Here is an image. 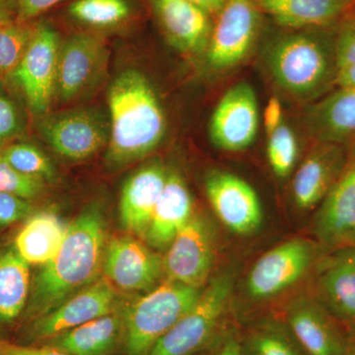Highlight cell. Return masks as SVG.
<instances>
[{
    "instance_id": "1",
    "label": "cell",
    "mask_w": 355,
    "mask_h": 355,
    "mask_svg": "<svg viewBox=\"0 0 355 355\" xmlns=\"http://www.w3.org/2000/svg\"><path fill=\"white\" fill-rule=\"evenodd\" d=\"M107 248L106 220L99 203H91L67 226L55 256L35 277L27 318L48 314L67 299L99 279Z\"/></svg>"
},
{
    "instance_id": "2",
    "label": "cell",
    "mask_w": 355,
    "mask_h": 355,
    "mask_svg": "<svg viewBox=\"0 0 355 355\" xmlns=\"http://www.w3.org/2000/svg\"><path fill=\"white\" fill-rule=\"evenodd\" d=\"M110 137L107 163L119 169L146 157L162 141L166 118L155 91L135 69L116 76L108 93Z\"/></svg>"
},
{
    "instance_id": "3",
    "label": "cell",
    "mask_w": 355,
    "mask_h": 355,
    "mask_svg": "<svg viewBox=\"0 0 355 355\" xmlns=\"http://www.w3.org/2000/svg\"><path fill=\"white\" fill-rule=\"evenodd\" d=\"M202 289L167 279L125 304L123 343L125 354H150L158 340L197 302Z\"/></svg>"
},
{
    "instance_id": "4",
    "label": "cell",
    "mask_w": 355,
    "mask_h": 355,
    "mask_svg": "<svg viewBox=\"0 0 355 355\" xmlns=\"http://www.w3.org/2000/svg\"><path fill=\"white\" fill-rule=\"evenodd\" d=\"M335 57L323 42L306 33H293L273 42L268 55L270 73L280 87L308 98L324 88L333 76Z\"/></svg>"
},
{
    "instance_id": "5",
    "label": "cell",
    "mask_w": 355,
    "mask_h": 355,
    "mask_svg": "<svg viewBox=\"0 0 355 355\" xmlns=\"http://www.w3.org/2000/svg\"><path fill=\"white\" fill-rule=\"evenodd\" d=\"M234 286V273L224 270L207 282L200 297L148 355H190L209 340L223 316Z\"/></svg>"
},
{
    "instance_id": "6",
    "label": "cell",
    "mask_w": 355,
    "mask_h": 355,
    "mask_svg": "<svg viewBox=\"0 0 355 355\" xmlns=\"http://www.w3.org/2000/svg\"><path fill=\"white\" fill-rule=\"evenodd\" d=\"M60 46L58 33L51 26L37 24L24 57L13 73L12 78L35 114H46L55 95Z\"/></svg>"
},
{
    "instance_id": "7",
    "label": "cell",
    "mask_w": 355,
    "mask_h": 355,
    "mask_svg": "<svg viewBox=\"0 0 355 355\" xmlns=\"http://www.w3.org/2000/svg\"><path fill=\"white\" fill-rule=\"evenodd\" d=\"M261 14L256 0H226L207 44L210 67L230 69L249 55L260 31Z\"/></svg>"
},
{
    "instance_id": "8",
    "label": "cell",
    "mask_w": 355,
    "mask_h": 355,
    "mask_svg": "<svg viewBox=\"0 0 355 355\" xmlns=\"http://www.w3.org/2000/svg\"><path fill=\"white\" fill-rule=\"evenodd\" d=\"M39 130L53 151L71 161L92 157L109 142L110 125L94 110L51 114L40 123Z\"/></svg>"
},
{
    "instance_id": "9",
    "label": "cell",
    "mask_w": 355,
    "mask_h": 355,
    "mask_svg": "<svg viewBox=\"0 0 355 355\" xmlns=\"http://www.w3.org/2000/svg\"><path fill=\"white\" fill-rule=\"evenodd\" d=\"M214 238L203 217L193 214L167 248L163 268L168 280L202 289L214 261Z\"/></svg>"
},
{
    "instance_id": "10",
    "label": "cell",
    "mask_w": 355,
    "mask_h": 355,
    "mask_svg": "<svg viewBox=\"0 0 355 355\" xmlns=\"http://www.w3.org/2000/svg\"><path fill=\"white\" fill-rule=\"evenodd\" d=\"M116 287L106 279H99L55 309L32 321L28 336L34 342H46L81 326V324L108 314L121 304Z\"/></svg>"
},
{
    "instance_id": "11",
    "label": "cell",
    "mask_w": 355,
    "mask_h": 355,
    "mask_svg": "<svg viewBox=\"0 0 355 355\" xmlns=\"http://www.w3.org/2000/svg\"><path fill=\"white\" fill-rule=\"evenodd\" d=\"M258 128V99L254 88L247 83L235 84L212 114L210 139L223 150L241 151L254 144Z\"/></svg>"
},
{
    "instance_id": "12",
    "label": "cell",
    "mask_w": 355,
    "mask_h": 355,
    "mask_svg": "<svg viewBox=\"0 0 355 355\" xmlns=\"http://www.w3.org/2000/svg\"><path fill=\"white\" fill-rule=\"evenodd\" d=\"M314 253L312 245L303 239L289 240L266 252L248 275V293L265 299L286 291L307 272Z\"/></svg>"
},
{
    "instance_id": "13",
    "label": "cell",
    "mask_w": 355,
    "mask_h": 355,
    "mask_svg": "<svg viewBox=\"0 0 355 355\" xmlns=\"http://www.w3.org/2000/svg\"><path fill=\"white\" fill-rule=\"evenodd\" d=\"M103 272L116 288L147 291L164 275L163 259L148 246L130 236L114 238L107 244Z\"/></svg>"
},
{
    "instance_id": "14",
    "label": "cell",
    "mask_w": 355,
    "mask_h": 355,
    "mask_svg": "<svg viewBox=\"0 0 355 355\" xmlns=\"http://www.w3.org/2000/svg\"><path fill=\"white\" fill-rule=\"evenodd\" d=\"M205 193L222 223L236 234H252L263 221V209L254 189L231 173L214 170L205 178Z\"/></svg>"
},
{
    "instance_id": "15",
    "label": "cell",
    "mask_w": 355,
    "mask_h": 355,
    "mask_svg": "<svg viewBox=\"0 0 355 355\" xmlns=\"http://www.w3.org/2000/svg\"><path fill=\"white\" fill-rule=\"evenodd\" d=\"M108 51L102 37L78 33L60 46L55 95L60 101L76 99L102 73Z\"/></svg>"
},
{
    "instance_id": "16",
    "label": "cell",
    "mask_w": 355,
    "mask_h": 355,
    "mask_svg": "<svg viewBox=\"0 0 355 355\" xmlns=\"http://www.w3.org/2000/svg\"><path fill=\"white\" fill-rule=\"evenodd\" d=\"M150 4L172 46L189 53L207 50L212 30L209 14L189 0H150Z\"/></svg>"
},
{
    "instance_id": "17",
    "label": "cell",
    "mask_w": 355,
    "mask_h": 355,
    "mask_svg": "<svg viewBox=\"0 0 355 355\" xmlns=\"http://www.w3.org/2000/svg\"><path fill=\"white\" fill-rule=\"evenodd\" d=\"M167 175L162 163L153 161L128 178L120 202L121 225L128 232L144 239Z\"/></svg>"
},
{
    "instance_id": "18",
    "label": "cell",
    "mask_w": 355,
    "mask_h": 355,
    "mask_svg": "<svg viewBox=\"0 0 355 355\" xmlns=\"http://www.w3.org/2000/svg\"><path fill=\"white\" fill-rule=\"evenodd\" d=\"M125 304L44 342L70 355H112L123 343Z\"/></svg>"
},
{
    "instance_id": "19",
    "label": "cell",
    "mask_w": 355,
    "mask_h": 355,
    "mask_svg": "<svg viewBox=\"0 0 355 355\" xmlns=\"http://www.w3.org/2000/svg\"><path fill=\"white\" fill-rule=\"evenodd\" d=\"M345 168L342 149L333 142H324L311 151L298 168L292 186L299 209H313L323 202Z\"/></svg>"
},
{
    "instance_id": "20",
    "label": "cell",
    "mask_w": 355,
    "mask_h": 355,
    "mask_svg": "<svg viewBox=\"0 0 355 355\" xmlns=\"http://www.w3.org/2000/svg\"><path fill=\"white\" fill-rule=\"evenodd\" d=\"M315 232L327 245L355 237V160L345 169L322 202L315 221Z\"/></svg>"
},
{
    "instance_id": "21",
    "label": "cell",
    "mask_w": 355,
    "mask_h": 355,
    "mask_svg": "<svg viewBox=\"0 0 355 355\" xmlns=\"http://www.w3.org/2000/svg\"><path fill=\"white\" fill-rule=\"evenodd\" d=\"M287 322L299 345L309 355H347L342 334L322 306L302 299L287 312Z\"/></svg>"
},
{
    "instance_id": "22",
    "label": "cell",
    "mask_w": 355,
    "mask_h": 355,
    "mask_svg": "<svg viewBox=\"0 0 355 355\" xmlns=\"http://www.w3.org/2000/svg\"><path fill=\"white\" fill-rule=\"evenodd\" d=\"M193 214V198L183 178L176 172H168L144 236L147 244L154 249L167 250Z\"/></svg>"
},
{
    "instance_id": "23",
    "label": "cell",
    "mask_w": 355,
    "mask_h": 355,
    "mask_svg": "<svg viewBox=\"0 0 355 355\" xmlns=\"http://www.w3.org/2000/svg\"><path fill=\"white\" fill-rule=\"evenodd\" d=\"M319 287L331 312L355 326V246L340 249L327 261Z\"/></svg>"
},
{
    "instance_id": "24",
    "label": "cell",
    "mask_w": 355,
    "mask_h": 355,
    "mask_svg": "<svg viewBox=\"0 0 355 355\" xmlns=\"http://www.w3.org/2000/svg\"><path fill=\"white\" fill-rule=\"evenodd\" d=\"M352 0H256L261 13L288 29H304L329 24Z\"/></svg>"
},
{
    "instance_id": "25",
    "label": "cell",
    "mask_w": 355,
    "mask_h": 355,
    "mask_svg": "<svg viewBox=\"0 0 355 355\" xmlns=\"http://www.w3.org/2000/svg\"><path fill=\"white\" fill-rule=\"evenodd\" d=\"M67 226L53 212L43 211L28 219L15 239V251L29 265H46L64 241Z\"/></svg>"
},
{
    "instance_id": "26",
    "label": "cell",
    "mask_w": 355,
    "mask_h": 355,
    "mask_svg": "<svg viewBox=\"0 0 355 355\" xmlns=\"http://www.w3.org/2000/svg\"><path fill=\"white\" fill-rule=\"evenodd\" d=\"M313 132L324 142H336L355 135V86L340 87L309 114Z\"/></svg>"
},
{
    "instance_id": "27",
    "label": "cell",
    "mask_w": 355,
    "mask_h": 355,
    "mask_svg": "<svg viewBox=\"0 0 355 355\" xmlns=\"http://www.w3.org/2000/svg\"><path fill=\"white\" fill-rule=\"evenodd\" d=\"M29 266L15 249L0 254V323H12L27 307Z\"/></svg>"
},
{
    "instance_id": "28",
    "label": "cell",
    "mask_w": 355,
    "mask_h": 355,
    "mask_svg": "<svg viewBox=\"0 0 355 355\" xmlns=\"http://www.w3.org/2000/svg\"><path fill=\"white\" fill-rule=\"evenodd\" d=\"M69 14L87 27L109 29L127 22L132 6L128 0H76L70 4Z\"/></svg>"
},
{
    "instance_id": "29",
    "label": "cell",
    "mask_w": 355,
    "mask_h": 355,
    "mask_svg": "<svg viewBox=\"0 0 355 355\" xmlns=\"http://www.w3.org/2000/svg\"><path fill=\"white\" fill-rule=\"evenodd\" d=\"M36 26L16 20L0 24V80L12 78L31 42Z\"/></svg>"
},
{
    "instance_id": "30",
    "label": "cell",
    "mask_w": 355,
    "mask_h": 355,
    "mask_svg": "<svg viewBox=\"0 0 355 355\" xmlns=\"http://www.w3.org/2000/svg\"><path fill=\"white\" fill-rule=\"evenodd\" d=\"M1 155L17 171L37 179L53 181L57 171L50 159L32 144H14L0 151Z\"/></svg>"
},
{
    "instance_id": "31",
    "label": "cell",
    "mask_w": 355,
    "mask_h": 355,
    "mask_svg": "<svg viewBox=\"0 0 355 355\" xmlns=\"http://www.w3.org/2000/svg\"><path fill=\"white\" fill-rule=\"evenodd\" d=\"M297 141L293 132L282 123L268 135V158L272 171L280 178L291 172L297 158Z\"/></svg>"
},
{
    "instance_id": "32",
    "label": "cell",
    "mask_w": 355,
    "mask_h": 355,
    "mask_svg": "<svg viewBox=\"0 0 355 355\" xmlns=\"http://www.w3.org/2000/svg\"><path fill=\"white\" fill-rule=\"evenodd\" d=\"M243 347L246 355H301L291 338L275 329L254 331Z\"/></svg>"
},
{
    "instance_id": "33",
    "label": "cell",
    "mask_w": 355,
    "mask_h": 355,
    "mask_svg": "<svg viewBox=\"0 0 355 355\" xmlns=\"http://www.w3.org/2000/svg\"><path fill=\"white\" fill-rule=\"evenodd\" d=\"M42 190V180L17 171L0 153V193L29 200L37 197Z\"/></svg>"
},
{
    "instance_id": "34",
    "label": "cell",
    "mask_w": 355,
    "mask_h": 355,
    "mask_svg": "<svg viewBox=\"0 0 355 355\" xmlns=\"http://www.w3.org/2000/svg\"><path fill=\"white\" fill-rule=\"evenodd\" d=\"M31 207L27 200L0 193V226H8L29 216Z\"/></svg>"
},
{
    "instance_id": "35",
    "label": "cell",
    "mask_w": 355,
    "mask_h": 355,
    "mask_svg": "<svg viewBox=\"0 0 355 355\" xmlns=\"http://www.w3.org/2000/svg\"><path fill=\"white\" fill-rule=\"evenodd\" d=\"M21 119L15 104L6 95L0 94V144L19 132Z\"/></svg>"
},
{
    "instance_id": "36",
    "label": "cell",
    "mask_w": 355,
    "mask_h": 355,
    "mask_svg": "<svg viewBox=\"0 0 355 355\" xmlns=\"http://www.w3.org/2000/svg\"><path fill=\"white\" fill-rule=\"evenodd\" d=\"M336 70L355 64V26L343 28L335 49Z\"/></svg>"
},
{
    "instance_id": "37",
    "label": "cell",
    "mask_w": 355,
    "mask_h": 355,
    "mask_svg": "<svg viewBox=\"0 0 355 355\" xmlns=\"http://www.w3.org/2000/svg\"><path fill=\"white\" fill-rule=\"evenodd\" d=\"M60 1L62 0H13L16 21L32 22L35 18L50 10Z\"/></svg>"
},
{
    "instance_id": "38",
    "label": "cell",
    "mask_w": 355,
    "mask_h": 355,
    "mask_svg": "<svg viewBox=\"0 0 355 355\" xmlns=\"http://www.w3.org/2000/svg\"><path fill=\"white\" fill-rule=\"evenodd\" d=\"M0 355H70L60 350L41 345V347H26L0 340Z\"/></svg>"
},
{
    "instance_id": "39",
    "label": "cell",
    "mask_w": 355,
    "mask_h": 355,
    "mask_svg": "<svg viewBox=\"0 0 355 355\" xmlns=\"http://www.w3.org/2000/svg\"><path fill=\"white\" fill-rule=\"evenodd\" d=\"M282 107L280 101L277 97H273L266 105L263 112V125L268 135L275 132L282 125Z\"/></svg>"
},
{
    "instance_id": "40",
    "label": "cell",
    "mask_w": 355,
    "mask_h": 355,
    "mask_svg": "<svg viewBox=\"0 0 355 355\" xmlns=\"http://www.w3.org/2000/svg\"><path fill=\"white\" fill-rule=\"evenodd\" d=\"M335 78L340 87L355 86V64L336 70Z\"/></svg>"
},
{
    "instance_id": "41",
    "label": "cell",
    "mask_w": 355,
    "mask_h": 355,
    "mask_svg": "<svg viewBox=\"0 0 355 355\" xmlns=\"http://www.w3.org/2000/svg\"><path fill=\"white\" fill-rule=\"evenodd\" d=\"M189 1L200 7L205 13L211 16L217 15L219 13L226 0H189Z\"/></svg>"
},
{
    "instance_id": "42",
    "label": "cell",
    "mask_w": 355,
    "mask_h": 355,
    "mask_svg": "<svg viewBox=\"0 0 355 355\" xmlns=\"http://www.w3.org/2000/svg\"><path fill=\"white\" fill-rule=\"evenodd\" d=\"M216 355H246L244 347L235 338H228Z\"/></svg>"
},
{
    "instance_id": "43",
    "label": "cell",
    "mask_w": 355,
    "mask_h": 355,
    "mask_svg": "<svg viewBox=\"0 0 355 355\" xmlns=\"http://www.w3.org/2000/svg\"><path fill=\"white\" fill-rule=\"evenodd\" d=\"M16 20L13 0H0V24Z\"/></svg>"
},
{
    "instance_id": "44",
    "label": "cell",
    "mask_w": 355,
    "mask_h": 355,
    "mask_svg": "<svg viewBox=\"0 0 355 355\" xmlns=\"http://www.w3.org/2000/svg\"><path fill=\"white\" fill-rule=\"evenodd\" d=\"M347 355H355V345L354 347H352L349 350H347Z\"/></svg>"
},
{
    "instance_id": "45",
    "label": "cell",
    "mask_w": 355,
    "mask_h": 355,
    "mask_svg": "<svg viewBox=\"0 0 355 355\" xmlns=\"http://www.w3.org/2000/svg\"><path fill=\"white\" fill-rule=\"evenodd\" d=\"M352 243H354V246H355V237L354 238V240H352Z\"/></svg>"
}]
</instances>
